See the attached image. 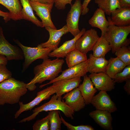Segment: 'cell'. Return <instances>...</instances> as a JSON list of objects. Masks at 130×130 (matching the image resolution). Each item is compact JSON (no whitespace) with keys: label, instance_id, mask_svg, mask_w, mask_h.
<instances>
[{"label":"cell","instance_id":"obj_1","mask_svg":"<svg viewBox=\"0 0 130 130\" xmlns=\"http://www.w3.org/2000/svg\"><path fill=\"white\" fill-rule=\"evenodd\" d=\"M64 61L63 59L57 58L51 60L48 58L43 60L42 63L34 68V77L28 84L26 87L30 91L34 90L36 83L41 84L45 81L53 80L62 72V68Z\"/></svg>","mask_w":130,"mask_h":130},{"label":"cell","instance_id":"obj_2","mask_svg":"<svg viewBox=\"0 0 130 130\" xmlns=\"http://www.w3.org/2000/svg\"><path fill=\"white\" fill-rule=\"evenodd\" d=\"M26 84L12 77L0 83V105L14 104L27 93Z\"/></svg>","mask_w":130,"mask_h":130},{"label":"cell","instance_id":"obj_3","mask_svg":"<svg viewBox=\"0 0 130 130\" xmlns=\"http://www.w3.org/2000/svg\"><path fill=\"white\" fill-rule=\"evenodd\" d=\"M54 110H60L67 117L72 119H73L74 112L72 109L65 103L64 100H62V98H58L56 94H54L49 101L34 108L32 115L22 119L18 123L29 121L34 119L40 112Z\"/></svg>","mask_w":130,"mask_h":130},{"label":"cell","instance_id":"obj_4","mask_svg":"<svg viewBox=\"0 0 130 130\" xmlns=\"http://www.w3.org/2000/svg\"><path fill=\"white\" fill-rule=\"evenodd\" d=\"M130 33V26L120 27L110 24L104 36L110 43L113 53L122 46L129 45L130 39L127 38Z\"/></svg>","mask_w":130,"mask_h":130},{"label":"cell","instance_id":"obj_5","mask_svg":"<svg viewBox=\"0 0 130 130\" xmlns=\"http://www.w3.org/2000/svg\"><path fill=\"white\" fill-rule=\"evenodd\" d=\"M14 41L20 48L23 53L24 62L23 67V72H24L35 60L48 58L49 54L52 51L49 48L42 47L39 44L36 47H32L23 45L17 40L14 39Z\"/></svg>","mask_w":130,"mask_h":130},{"label":"cell","instance_id":"obj_6","mask_svg":"<svg viewBox=\"0 0 130 130\" xmlns=\"http://www.w3.org/2000/svg\"><path fill=\"white\" fill-rule=\"evenodd\" d=\"M58 90L56 86L52 84V85L38 92L36 98L28 103L24 104L22 102H19L20 108L14 115L15 118H17L23 112L31 110L43 101L48 99L52 95L56 93Z\"/></svg>","mask_w":130,"mask_h":130},{"label":"cell","instance_id":"obj_7","mask_svg":"<svg viewBox=\"0 0 130 130\" xmlns=\"http://www.w3.org/2000/svg\"><path fill=\"white\" fill-rule=\"evenodd\" d=\"M71 6L67 16L66 25L69 32L74 37L81 31L79 28L78 23L83 9L81 0H76L74 4Z\"/></svg>","mask_w":130,"mask_h":130},{"label":"cell","instance_id":"obj_8","mask_svg":"<svg viewBox=\"0 0 130 130\" xmlns=\"http://www.w3.org/2000/svg\"><path fill=\"white\" fill-rule=\"evenodd\" d=\"M0 55L6 57L8 60H21L24 58L21 50L11 44L4 36L3 29L0 27Z\"/></svg>","mask_w":130,"mask_h":130},{"label":"cell","instance_id":"obj_9","mask_svg":"<svg viewBox=\"0 0 130 130\" xmlns=\"http://www.w3.org/2000/svg\"><path fill=\"white\" fill-rule=\"evenodd\" d=\"M100 37L97 31L91 29L86 31L77 40L76 49L85 54L91 51L95 43Z\"/></svg>","mask_w":130,"mask_h":130},{"label":"cell","instance_id":"obj_10","mask_svg":"<svg viewBox=\"0 0 130 130\" xmlns=\"http://www.w3.org/2000/svg\"><path fill=\"white\" fill-rule=\"evenodd\" d=\"M88 59L85 61L62 71L61 74L53 80L50 81L46 84L40 85L39 87L41 88L46 85L50 84L55 81L61 79L84 77L88 72Z\"/></svg>","mask_w":130,"mask_h":130},{"label":"cell","instance_id":"obj_11","mask_svg":"<svg viewBox=\"0 0 130 130\" xmlns=\"http://www.w3.org/2000/svg\"><path fill=\"white\" fill-rule=\"evenodd\" d=\"M30 3L36 14L41 19L44 27H49L57 29L53 23L51 17V13L54 3L44 4L37 1L29 0Z\"/></svg>","mask_w":130,"mask_h":130},{"label":"cell","instance_id":"obj_12","mask_svg":"<svg viewBox=\"0 0 130 130\" xmlns=\"http://www.w3.org/2000/svg\"><path fill=\"white\" fill-rule=\"evenodd\" d=\"M91 104L96 109L106 110L111 113L117 110L115 103L105 91H100L93 97Z\"/></svg>","mask_w":130,"mask_h":130},{"label":"cell","instance_id":"obj_13","mask_svg":"<svg viewBox=\"0 0 130 130\" xmlns=\"http://www.w3.org/2000/svg\"><path fill=\"white\" fill-rule=\"evenodd\" d=\"M88 76L97 90L109 91L115 88L114 80L105 72L91 73Z\"/></svg>","mask_w":130,"mask_h":130},{"label":"cell","instance_id":"obj_14","mask_svg":"<svg viewBox=\"0 0 130 130\" xmlns=\"http://www.w3.org/2000/svg\"><path fill=\"white\" fill-rule=\"evenodd\" d=\"M45 27L49 33V39L46 42L39 45L42 47L48 48L52 51H53L58 47L62 37L69 32L68 28L66 25L59 30L53 29L49 27Z\"/></svg>","mask_w":130,"mask_h":130},{"label":"cell","instance_id":"obj_15","mask_svg":"<svg viewBox=\"0 0 130 130\" xmlns=\"http://www.w3.org/2000/svg\"><path fill=\"white\" fill-rule=\"evenodd\" d=\"M108 17L110 24L124 27L130 26V7H122L111 13Z\"/></svg>","mask_w":130,"mask_h":130},{"label":"cell","instance_id":"obj_16","mask_svg":"<svg viewBox=\"0 0 130 130\" xmlns=\"http://www.w3.org/2000/svg\"><path fill=\"white\" fill-rule=\"evenodd\" d=\"M63 98L65 100V103L74 112L78 111L83 109L86 105L78 87L65 94Z\"/></svg>","mask_w":130,"mask_h":130},{"label":"cell","instance_id":"obj_17","mask_svg":"<svg viewBox=\"0 0 130 130\" xmlns=\"http://www.w3.org/2000/svg\"><path fill=\"white\" fill-rule=\"evenodd\" d=\"M111 113L106 110L96 109L90 112L89 115L103 129L106 130H112L113 118Z\"/></svg>","mask_w":130,"mask_h":130},{"label":"cell","instance_id":"obj_18","mask_svg":"<svg viewBox=\"0 0 130 130\" xmlns=\"http://www.w3.org/2000/svg\"><path fill=\"white\" fill-rule=\"evenodd\" d=\"M86 31V29L83 28L80 32L72 39L66 41L59 47L51 52L48 55L51 57L57 58H64L70 51L76 49V43L79 39Z\"/></svg>","mask_w":130,"mask_h":130},{"label":"cell","instance_id":"obj_19","mask_svg":"<svg viewBox=\"0 0 130 130\" xmlns=\"http://www.w3.org/2000/svg\"><path fill=\"white\" fill-rule=\"evenodd\" d=\"M82 81L81 77H77L61 79L54 82L52 84L56 85L58 89L56 93V96L59 98H62L63 95L78 87Z\"/></svg>","mask_w":130,"mask_h":130},{"label":"cell","instance_id":"obj_20","mask_svg":"<svg viewBox=\"0 0 130 130\" xmlns=\"http://www.w3.org/2000/svg\"><path fill=\"white\" fill-rule=\"evenodd\" d=\"M105 13L99 8L95 11L92 17L89 20V23L92 27L99 28L101 31V36H104L110 25L106 19Z\"/></svg>","mask_w":130,"mask_h":130},{"label":"cell","instance_id":"obj_21","mask_svg":"<svg viewBox=\"0 0 130 130\" xmlns=\"http://www.w3.org/2000/svg\"><path fill=\"white\" fill-rule=\"evenodd\" d=\"M83 83L78 88L80 91L86 105L91 104L92 100L98 90L89 77L86 75L84 76Z\"/></svg>","mask_w":130,"mask_h":130},{"label":"cell","instance_id":"obj_22","mask_svg":"<svg viewBox=\"0 0 130 130\" xmlns=\"http://www.w3.org/2000/svg\"><path fill=\"white\" fill-rule=\"evenodd\" d=\"M88 60V72L91 74L105 72L108 60L105 57H95L92 54H90Z\"/></svg>","mask_w":130,"mask_h":130},{"label":"cell","instance_id":"obj_23","mask_svg":"<svg viewBox=\"0 0 130 130\" xmlns=\"http://www.w3.org/2000/svg\"><path fill=\"white\" fill-rule=\"evenodd\" d=\"M0 4L8 10L11 19L14 21L22 19L21 5L19 0H0Z\"/></svg>","mask_w":130,"mask_h":130},{"label":"cell","instance_id":"obj_24","mask_svg":"<svg viewBox=\"0 0 130 130\" xmlns=\"http://www.w3.org/2000/svg\"><path fill=\"white\" fill-rule=\"evenodd\" d=\"M22 6L21 10L22 19L31 21L37 26L44 27L43 24L35 16L29 0H20Z\"/></svg>","mask_w":130,"mask_h":130},{"label":"cell","instance_id":"obj_25","mask_svg":"<svg viewBox=\"0 0 130 130\" xmlns=\"http://www.w3.org/2000/svg\"><path fill=\"white\" fill-rule=\"evenodd\" d=\"M111 50V46L104 36H101L97 41L91 51L93 56L97 57H105L106 54Z\"/></svg>","mask_w":130,"mask_h":130},{"label":"cell","instance_id":"obj_26","mask_svg":"<svg viewBox=\"0 0 130 130\" xmlns=\"http://www.w3.org/2000/svg\"><path fill=\"white\" fill-rule=\"evenodd\" d=\"M126 66L118 57H111L108 60L105 72L113 79L115 76L122 71Z\"/></svg>","mask_w":130,"mask_h":130},{"label":"cell","instance_id":"obj_27","mask_svg":"<svg viewBox=\"0 0 130 130\" xmlns=\"http://www.w3.org/2000/svg\"><path fill=\"white\" fill-rule=\"evenodd\" d=\"M94 2L109 16L116 9L122 7L121 0H95Z\"/></svg>","mask_w":130,"mask_h":130},{"label":"cell","instance_id":"obj_28","mask_svg":"<svg viewBox=\"0 0 130 130\" xmlns=\"http://www.w3.org/2000/svg\"><path fill=\"white\" fill-rule=\"evenodd\" d=\"M65 57L66 63L69 68L78 65L88 59L86 54L76 49L69 52Z\"/></svg>","mask_w":130,"mask_h":130},{"label":"cell","instance_id":"obj_29","mask_svg":"<svg viewBox=\"0 0 130 130\" xmlns=\"http://www.w3.org/2000/svg\"><path fill=\"white\" fill-rule=\"evenodd\" d=\"M50 124V130H60L62 122L59 117L58 110L49 111L47 115Z\"/></svg>","mask_w":130,"mask_h":130},{"label":"cell","instance_id":"obj_30","mask_svg":"<svg viewBox=\"0 0 130 130\" xmlns=\"http://www.w3.org/2000/svg\"><path fill=\"white\" fill-rule=\"evenodd\" d=\"M127 66L130 65V48L126 46H122L114 53Z\"/></svg>","mask_w":130,"mask_h":130},{"label":"cell","instance_id":"obj_31","mask_svg":"<svg viewBox=\"0 0 130 130\" xmlns=\"http://www.w3.org/2000/svg\"><path fill=\"white\" fill-rule=\"evenodd\" d=\"M113 79L115 83H118L130 79V65L126 66L122 71L117 74Z\"/></svg>","mask_w":130,"mask_h":130},{"label":"cell","instance_id":"obj_32","mask_svg":"<svg viewBox=\"0 0 130 130\" xmlns=\"http://www.w3.org/2000/svg\"><path fill=\"white\" fill-rule=\"evenodd\" d=\"M33 130H50V124L47 115L37 120L32 126Z\"/></svg>","mask_w":130,"mask_h":130},{"label":"cell","instance_id":"obj_33","mask_svg":"<svg viewBox=\"0 0 130 130\" xmlns=\"http://www.w3.org/2000/svg\"><path fill=\"white\" fill-rule=\"evenodd\" d=\"M61 120L64 125L69 130H94L92 127L89 125H80L77 126H73L66 122L60 115Z\"/></svg>","mask_w":130,"mask_h":130},{"label":"cell","instance_id":"obj_34","mask_svg":"<svg viewBox=\"0 0 130 130\" xmlns=\"http://www.w3.org/2000/svg\"><path fill=\"white\" fill-rule=\"evenodd\" d=\"M12 74L6 67V65L0 64V83L12 77Z\"/></svg>","mask_w":130,"mask_h":130},{"label":"cell","instance_id":"obj_35","mask_svg":"<svg viewBox=\"0 0 130 130\" xmlns=\"http://www.w3.org/2000/svg\"><path fill=\"white\" fill-rule=\"evenodd\" d=\"M72 0H56L55 6L59 10H64L65 9L66 5L69 4L72 5Z\"/></svg>","mask_w":130,"mask_h":130},{"label":"cell","instance_id":"obj_36","mask_svg":"<svg viewBox=\"0 0 130 130\" xmlns=\"http://www.w3.org/2000/svg\"><path fill=\"white\" fill-rule=\"evenodd\" d=\"M91 0H84L82 5L83 11L82 15H84L88 13L89 11V8L87 7L88 6Z\"/></svg>","mask_w":130,"mask_h":130},{"label":"cell","instance_id":"obj_37","mask_svg":"<svg viewBox=\"0 0 130 130\" xmlns=\"http://www.w3.org/2000/svg\"><path fill=\"white\" fill-rule=\"evenodd\" d=\"M0 16L3 17L5 23H7L11 19L10 14L9 12H5L0 10Z\"/></svg>","mask_w":130,"mask_h":130},{"label":"cell","instance_id":"obj_38","mask_svg":"<svg viewBox=\"0 0 130 130\" xmlns=\"http://www.w3.org/2000/svg\"><path fill=\"white\" fill-rule=\"evenodd\" d=\"M124 86V89L128 95H130V79L126 81Z\"/></svg>","mask_w":130,"mask_h":130},{"label":"cell","instance_id":"obj_39","mask_svg":"<svg viewBox=\"0 0 130 130\" xmlns=\"http://www.w3.org/2000/svg\"><path fill=\"white\" fill-rule=\"evenodd\" d=\"M122 7H130V0H121Z\"/></svg>","mask_w":130,"mask_h":130},{"label":"cell","instance_id":"obj_40","mask_svg":"<svg viewBox=\"0 0 130 130\" xmlns=\"http://www.w3.org/2000/svg\"><path fill=\"white\" fill-rule=\"evenodd\" d=\"M8 61L5 56L0 55V64L6 65L7 64Z\"/></svg>","mask_w":130,"mask_h":130},{"label":"cell","instance_id":"obj_41","mask_svg":"<svg viewBox=\"0 0 130 130\" xmlns=\"http://www.w3.org/2000/svg\"><path fill=\"white\" fill-rule=\"evenodd\" d=\"M56 0H37L40 3L44 4H51L55 3Z\"/></svg>","mask_w":130,"mask_h":130},{"label":"cell","instance_id":"obj_42","mask_svg":"<svg viewBox=\"0 0 130 130\" xmlns=\"http://www.w3.org/2000/svg\"><path fill=\"white\" fill-rule=\"evenodd\" d=\"M29 0L32 1H37V0Z\"/></svg>","mask_w":130,"mask_h":130}]
</instances>
